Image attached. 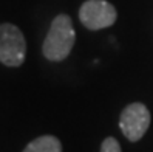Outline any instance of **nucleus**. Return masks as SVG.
Returning a JSON list of instances; mask_svg holds the SVG:
<instances>
[{
  "label": "nucleus",
  "mask_w": 153,
  "mask_h": 152,
  "mask_svg": "<svg viewBox=\"0 0 153 152\" xmlns=\"http://www.w3.org/2000/svg\"><path fill=\"white\" fill-rule=\"evenodd\" d=\"M150 110L142 103H131L124 107L119 117V127L128 141H139L150 127Z\"/></svg>",
  "instance_id": "3"
},
{
  "label": "nucleus",
  "mask_w": 153,
  "mask_h": 152,
  "mask_svg": "<svg viewBox=\"0 0 153 152\" xmlns=\"http://www.w3.org/2000/svg\"><path fill=\"white\" fill-rule=\"evenodd\" d=\"M101 152H122L119 141L113 137H107L102 145H101Z\"/></svg>",
  "instance_id": "6"
},
{
  "label": "nucleus",
  "mask_w": 153,
  "mask_h": 152,
  "mask_svg": "<svg viewBox=\"0 0 153 152\" xmlns=\"http://www.w3.org/2000/svg\"><path fill=\"white\" fill-rule=\"evenodd\" d=\"M23 152H62V143L54 135H42L33 140Z\"/></svg>",
  "instance_id": "5"
},
{
  "label": "nucleus",
  "mask_w": 153,
  "mask_h": 152,
  "mask_svg": "<svg viewBox=\"0 0 153 152\" xmlns=\"http://www.w3.org/2000/svg\"><path fill=\"white\" fill-rule=\"evenodd\" d=\"M116 17L118 13L114 6L107 0H87L79 10V20L91 31L108 28L116 22Z\"/></svg>",
  "instance_id": "4"
},
{
  "label": "nucleus",
  "mask_w": 153,
  "mask_h": 152,
  "mask_svg": "<svg viewBox=\"0 0 153 152\" xmlns=\"http://www.w3.org/2000/svg\"><path fill=\"white\" fill-rule=\"evenodd\" d=\"M74 42L76 33L71 17L67 14H59L51 22V26L42 45V53L48 61L60 62L68 58L74 47Z\"/></svg>",
  "instance_id": "1"
},
{
  "label": "nucleus",
  "mask_w": 153,
  "mask_h": 152,
  "mask_svg": "<svg viewBox=\"0 0 153 152\" xmlns=\"http://www.w3.org/2000/svg\"><path fill=\"white\" fill-rule=\"evenodd\" d=\"M26 56V42L19 26L0 25V62L6 67H20Z\"/></svg>",
  "instance_id": "2"
}]
</instances>
